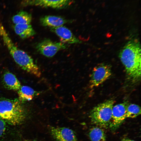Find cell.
I'll return each mask as SVG.
<instances>
[{
  "label": "cell",
  "mask_w": 141,
  "mask_h": 141,
  "mask_svg": "<svg viewBox=\"0 0 141 141\" xmlns=\"http://www.w3.org/2000/svg\"><path fill=\"white\" fill-rule=\"evenodd\" d=\"M126 73L132 81L136 83L140 79L141 47L137 41H131L123 48L119 55Z\"/></svg>",
  "instance_id": "obj_1"
},
{
  "label": "cell",
  "mask_w": 141,
  "mask_h": 141,
  "mask_svg": "<svg viewBox=\"0 0 141 141\" xmlns=\"http://www.w3.org/2000/svg\"><path fill=\"white\" fill-rule=\"evenodd\" d=\"M0 36L15 62L24 70L37 77H40L41 73L38 66L31 56L14 44L0 20Z\"/></svg>",
  "instance_id": "obj_2"
},
{
  "label": "cell",
  "mask_w": 141,
  "mask_h": 141,
  "mask_svg": "<svg viewBox=\"0 0 141 141\" xmlns=\"http://www.w3.org/2000/svg\"><path fill=\"white\" fill-rule=\"evenodd\" d=\"M26 112L19 99L3 98L0 100V119L13 125L20 124L25 120Z\"/></svg>",
  "instance_id": "obj_3"
},
{
  "label": "cell",
  "mask_w": 141,
  "mask_h": 141,
  "mask_svg": "<svg viewBox=\"0 0 141 141\" xmlns=\"http://www.w3.org/2000/svg\"><path fill=\"white\" fill-rule=\"evenodd\" d=\"M115 102L114 100L109 99L94 107L89 115L92 123L101 128H107L109 126Z\"/></svg>",
  "instance_id": "obj_4"
},
{
  "label": "cell",
  "mask_w": 141,
  "mask_h": 141,
  "mask_svg": "<svg viewBox=\"0 0 141 141\" xmlns=\"http://www.w3.org/2000/svg\"><path fill=\"white\" fill-rule=\"evenodd\" d=\"M112 74L110 66L105 64H99L94 67L90 76L89 87H97L107 80Z\"/></svg>",
  "instance_id": "obj_5"
},
{
  "label": "cell",
  "mask_w": 141,
  "mask_h": 141,
  "mask_svg": "<svg viewBox=\"0 0 141 141\" xmlns=\"http://www.w3.org/2000/svg\"><path fill=\"white\" fill-rule=\"evenodd\" d=\"M67 44L62 42H54L49 39H45L38 43L36 48L37 51L48 57L54 56L59 51L66 48Z\"/></svg>",
  "instance_id": "obj_6"
},
{
  "label": "cell",
  "mask_w": 141,
  "mask_h": 141,
  "mask_svg": "<svg viewBox=\"0 0 141 141\" xmlns=\"http://www.w3.org/2000/svg\"><path fill=\"white\" fill-rule=\"evenodd\" d=\"M73 0H22V7L36 6L56 9L66 8L72 3Z\"/></svg>",
  "instance_id": "obj_7"
},
{
  "label": "cell",
  "mask_w": 141,
  "mask_h": 141,
  "mask_svg": "<svg viewBox=\"0 0 141 141\" xmlns=\"http://www.w3.org/2000/svg\"><path fill=\"white\" fill-rule=\"evenodd\" d=\"M129 104L126 101L113 106L112 119L109 126L112 130L117 128L127 118V109Z\"/></svg>",
  "instance_id": "obj_8"
},
{
  "label": "cell",
  "mask_w": 141,
  "mask_h": 141,
  "mask_svg": "<svg viewBox=\"0 0 141 141\" xmlns=\"http://www.w3.org/2000/svg\"><path fill=\"white\" fill-rule=\"evenodd\" d=\"M48 128L51 135L56 141H78L75 133L69 128L49 126Z\"/></svg>",
  "instance_id": "obj_9"
},
{
  "label": "cell",
  "mask_w": 141,
  "mask_h": 141,
  "mask_svg": "<svg viewBox=\"0 0 141 141\" xmlns=\"http://www.w3.org/2000/svg\"><path fill=\"white\" fill-rule=\"evenodd\" d=\"M50 30L58 36L61 42L67 44H77L81 42L68 28L63 25L49 28Z\"/></svg>",
  "instance_id": "obj_10"
},
{
  "label": "cell",
  "mask_w": 141,
  "mask_h": 141,
  "mask_svg": "<svg viewBox=\"0 0 141 141\" xmlns=\"http://www.w3.org/2000/svg\"><path fill=\"white\" fill-rule=\"evenodd\" d=\"M39 21L42 26L49 28L60 26L70 22V20L61 16L51 15L42 16Z\"/></svg>",
  "instance_id": "obj_11"
},
{
  "label": "cell",
  "mask_w": 141,
  "mask_h": 141,
  "mask_svg": "<svg viewBox=\"0 0 141 141\" xmlns=\"http://www.w3.org/2000/svg\"><path fill=\"white\" fill-rule=\"evenodd\" d=\"M3 81L4 86L10 90L18 91L21 86L20 83L16 76L8 71L4 73Z\"/></svg>",
  "instance_id": "obj_12"
},
{
  "label": "cell",
  "mask_w": 141,
  "mask_h": 141,
  "mask_svg": "<svg viewBox=\"0 0 141 141\" xmlns=\"http://www.w3.org/2000/svg\"><path fill=\"white\" fill-rule=\"evenodd\" d=\"M14 30L16 34L23 39L28 38L36 34L31 24H15Z\"/></svg>",
  "instance_id": "obj_13"
},
{
  "label": "cell",
  "mask_w": 141,
  "mask_h": 141,
  "mask_svg": "<svg viewBox=\"0 0 141 141\" xmlns=\"http://www.w3.org/2000/svg\"><path fill=\"white\" fill-rule=\"evenodd\" d=\"M19 100L21 103L31 100L39 93L32 88L27 86H21L17 91Z\"/></svg>",
  "instance_id": "obj_14"
},
{
  "label": "cell",
  "mask_w": 141,
  "mask_h": 141,
  "mask_svg": "<svg viewBox=\"0 0 141 141\" xmlns=\"http://www.w3.org/2000/svg\"><path fill=\"white\" fill-rule=\"evenodd\" d=\"M32 20L31 14L24 11H20L12 17L13 22L15 24H31Z\"/></svg>",
  "instance_id": "obj_15"
},
{
  "label": "cell",
  "mask_w": 141,
  "mask_h": 141,
  "mask_svg": "<svg viewBox=\"0 0 141 141\" xmlns=\"http://www.w3.org/2000/svg\"><path fill=\"white\" fill-rule=\"evenodd\" d=\"M89 135L91 141H106L105 133L101 127L92 128L89 131Z\"/></svg>",
  "instance_id": "obj_16"
},
{
  "label": "cell",
  "mask_w": 141,
  "mask_h": 141,
  "mask_svg": "<svg viewBox=\"0 0 141 141\" xmlns=\"http://www.w3.org/2000/svg\"><path fill=\"white\" fill-rule=\"evenodd\" d=\"M141 114V108L134 104H129L127 109V118H134Z\"/></svg>",
  "instance_id": "obj_17"
},
{
  "label": "cell",
  "mask_w": 141,
  "mask_h": 141,
  "mask_svg": "<svg viewBox=\"0 0 141 141\" xmlns=\"http://www.w3.org/2000/svg\"><path fill=\"white\" fill-rule=\"evenodd\" d=\"M5 122L0 119V137L4 132L6 129Z\"/></svg>",
  "instance_id": "obj_18"
},
{
  "label": "cell",
  "mask_w": 141,
  "mask_h": 141,
  "mask_svg": "<svg viewBox=\"0 0 141 141\" xmlns=\"http://www.w3.org/2000/svg\"><path fill=\"white\" fill-rule=\"evenodd\" d=\"M121 141H136L135 140L127 138H124L122 139Z\"/></svg>",
  "instance_id": "obj_19"
},
{
  "label": "cell",
  "mask_w": 141,
  "mask_h": 141,
  "mask_svg": "<svg viewBox=\"0 0 141 141\" xmlns=\"http://www.w3.org/2000/svg\"><path fill=\"white\" fill-rule=\"evenodd\" d=\"M105 3L104 2L103 3H102V7H104L105 6Z\"/></svg>",
  "instance_id": "obj_20"
},
{
  "label": "cell",
  "mask_w": 141,
  "mask_h": 141,
  "mask_svg": "<svg viewBox=\"0 0 141 141\" xmlns=\"http://www.w3.org/2000/svg\"><path fill=\"white\" fill-rule=\"evenodd\" d=\"M25 141H32L27 140H25Z\"/></svg>",
  "instance_id": "obj_21"
}]
</instances>
